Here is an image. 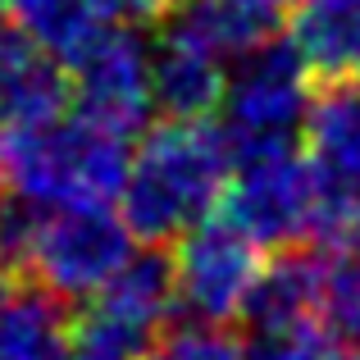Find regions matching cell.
<instances>
[{
  "label": "cell",
  "mask_w": 360,
  "mask_h": 360,
  "mask_svg": "<svg viewBox=\"0 0 360 360\" xmlns=\"http://www.w3.org/2000/svg\"><path fill=\"white\" fill-rule=\"evenodd\" d=\"M233 174V150L205 119H165L128 150L119 219L132 242L165 246L210 219Z\"/></svg>",
  "instance_id": "obj_1"
},
{
  "label": "cell",
  "mask_w": 360,
  "mask_h": 360,
  "mask_svg": "<svg viewBox=\"0 0 360 360\" xmlns=\"http://www.w3.org/2000/svg\"><path fill=\"white\" fill-rule=\"evenodd\" d=\"M128 137L87 115H51L0 132L5 192L27 205H115L128 174Z\"/></svg>",
  "instance_id": "obj_2"
},
{
  "label": "cell",
  "mask_w": 360,
  "mask_h": 360,
  "mask_svg": "<svg viewBox=\"0 0 360 360\" xmlns=\"http://www.w3.org/2000/svg\"><path fill=\"white\" fill-rule=\"evenodd\" d=\"M0 255L51 297L87 301L132 255V233L110 205H0Z\"/></svg>",
  "instance_id": "obj_3"
},
{
  "label": "cell",
  "mask_w": 360,
  "mask_h": 360,
  "mask_svg": "<svg viewBox=\"0 0 360 360\" xmlns=\"http://www.w3.org/2000/svg\"><path fill=\"white\" fill-rule=\"evenodd\" d=\"M310 101H315V78L288 41L269 37L238 60H229V78H224L214 115H219V132L233 160L297 146Z\"/></svg>",
  "instance_id": "obj_4"
},
{
  "label": "cell",
  "mask_w": 360,
  "mask_h": 360,
  "mask_svg": "<svg viewBox=\"0 0 360 360\" xmlns=\"http://www.w3.org/2000/svg\"><path fill=\"white\" fill-rule=\"evenodd\" d=\"M224 210L246 238H255L264 251H292L324 238L328 196L306 150H264V155L233 160Z\"/></svg>",
  "instance_id": "obj_5"
},
{
  "label": "cell",
  "mask_w": 360,
  "mask_h": 360,
  "mask_svg": "<svg viewBox=\"0 0 360 360\" xmlns=\"http://www.w3.org/2000/svg\"><path fill=\"white\" fill-rule=\"evenodd\" d=\"M178 310L174 269L160 246L128 255L69 319V360H132Z\"/></svg>",
  "instance_id": "obj_6"
},
{
  "label": "cell",
  "mask_w": 360,
  "mask_h": 360,
  "mask_svg": "<svg viewBox=\"0 0 360 360\" xmlns=\"http://www.w3.org/2000/svg\"><path fill=\"white\" fill-rule=\"evenodd\" d=\"M178 306L201 324H242L251 315V301L260 292V278L269 269L264 246L246 238L238 224L201 219L178 238V251L169 255Z\"/></svg>",
  "instance_id": "obj_7"
},
{
  "label": "cell",
  "mask_w": 360,
  "mask_h": 360,
  "mask_svg": "<svg viewBox=\"0 0 360 360\" xmlns=\"http://www.w3.org/2000/svg\"><path fill=\"white\" fill-rule=\"evenodd\" d=\"M69 101L78 115L132 132L150 119V46L137 37V23H110L78 60L69 64Z\"/></svg>",
  "instance_id": "obj_8"
},
{
  "label": "cell",
  "mask_w": 360,
  "mask_h": 360,
  "mask_svg": "<svg viewBox=\"0 0 360 360\" xmlns=\"http://www.w3.org/2000/svg\"><path fill=\"white\" fill-rule=\"evenodd\" d=\"M301 141L328 196V233L360 210V78L324 82V91H315Z\"/></svg>",
  "instance_id": "obj_9"
},
{
  "label": "cell",
  "mask_w": 360,
  "mask_h": 360,
  "mask_svg": "<svg viewBox=\"0 0 360 360\" xmlns=\"http://www.w3.org/2000/svg\"><path fill=\"white\" fill-rule=\"evenodd\" d=\"M224 78L229 60L196 37L165 23L160 41H150V110H160V119H210L219 110Z\"/></svg>",
  "instance_id": "obj_10"
},
{
  "label": "cell",
  "mask_w": 360,
  "mask_h": 360,
  "mask_svg": "<svg viewBox=\"0 0 360 360\" xmlns=\"http://www.w3.org/2000/svg\"><path fill=\"white\" fill-rule=\"evenodd\" d=\"M69 105V73L32 37L0 18V128L51 119Z\"/></svg>",
  "instance_id": "obj_11"
},
{
  "label": "cell",
  "mask_w": 360,
  "mask_h": 360,
  "mask_svg": "<svg viewBox=\"0 0 360 360\" xmlns=\"http://www.w3.org/2000/svg\"><path fill=\"white\" fill-rule=\"evenodd\" d=\"M288 46L315 82L360 78V0H306L288 18Z\"/></svg>",
  "instance_id": "obj_12"
},
{
  "label": "cell",
  "mask_w": 360,
  "mask_h": 360,
  "mask_svg": "<svg viewBox=\"0 0 360 360\" xmlns=\"http://www.w3.org/2000/svg\"><path fill=\"white\" fill-rule=\"evenodd\" d=\"M69 310L60 297L27 278L0 288V360H64Z\"/></svg>",
  "instance_id": "obj_13"
},
{
  "label": "cell",
  "mask_w": 360,
  "mask_h": 360,
  "mask_svg": "<svg viewBox=\"0 0 360 360\" xmlns=\"http://www.w3.org/2000/svg\"><path fill=\"white\" fill-rule=\"evenodd\" d=\"M5 18L64 69L115 23L101 0H5Z\"/></svg>",
  "instance_id": "obj_14"
},
{
  "label": "cell",
  "mask_w": 360,
  "mask_h": 360,
  "mask_svg": "<svg viewBox=\"0 0 360 360\" xmlns=\"http://www.w3.org/2000/svg\"><path fill=\"white\" fill-rule=\"evenodd\" d=\"M132 360H246V342L224 324H187L155 333Z\"/></svg>",
  "instance_id": "obj_15"
},
{
  "label": "cell",
  "mask_w": 360,
  "mask_h": 360,
  "mask_svg": "<svg viewBox=\"0 0 360 360\" xmlns=\"http://www.w3.org/2000/svg\"><path fill=\"white\" fill-rule=\"evenodd\" d=\"M115 23H146V18H165L178 0H101Z\"/></svg>",
  "instance_id": "obj_16"
},
{
  "label": "cell",
  "mask_w": 360,
  "mask_h": 360,
  "mask_svg": "<svg viewBox=\"0 0 360 360\" xmlns=\"http://www.w3.org/2000/svg\"><path fill=\"white\" fill-rule=\"evenodd\" d=\"M229 5H238L246 18H255L264 32H278L283 18H288V0H229Z\"/></svg>",
  "instance_id": "obj_17"
},
{
  "label": "cell",
  "mask_w": 360,
  "mask_h": 360,
  "mask_svg": "<svg viewBox=\"0 0 360 360\" xmlns=\"http://www.w3.org/2000/svg\"><path fill=\"white\" fill-rule=\"evenodd\" d=\"M315 360H360V342H324V352H319Z\"/></svg>",
  "instance_id": "obj_18"
},
{
  "label": "cell",
  "mask_w": 360,
  "mask_h": 360,
  "mask_svg": "<svg viewBox=\"0 0 360 360\" xmlns=\"http://www.w3.org/2000/svg\"><path fill=\"white\" fill-rule=\"evenodd\" d=\"M0 205H5V169H0Z\"/></svg>",
  "instance_id": "obj_19"
},
{
  "label": "cell",
  "mask_w": 360,
  "mask_h": 360,
  "mask_svg": "<svg viewBox=\"0 0 360 360\" xmlns=\"http://www.w3.org/2000/svg\"><path fill=\"white\" fill-rule=\"evenodd\" d=\"M64 360H69V356H64Z\"/></svg>",
  "instance_id": "obj_20"
}]
</instances>
